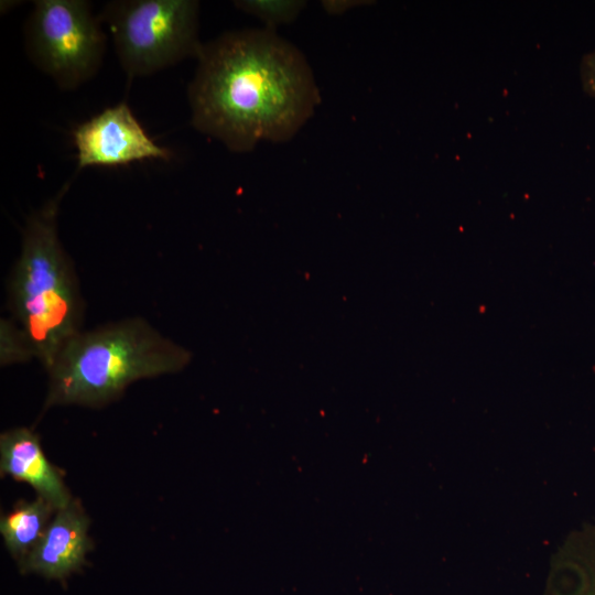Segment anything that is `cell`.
I'll list each match as a JSON object with an SVG mask.
<instances>
[{"label": "cell", "instance_id": "obj_12", "mask_svg": "<svg viewBox=\"0 0 595 595\" xmlns=\"http://www.w3.org/2000/svg\"><path fill=\"white\" fill-rule=\"evenodd\" d=\"M580 78L584 93L595 98V48L582 57Z\"/></svg>", "mask_w": 595, "mask_h": 595}, {"label": "cell", "instance_id": "obj_3", "mask_svg": "<svg viewBox=\"0 0 595 595\" xmlns=\"http://www.w3.org/2000/svg\"><path fill=\"white\" fill-rule=\"evenodd\" d=\"M68 188L69 182L26 217L8 281L12 318L46 371L66 342L82 331L84 314L74 263L58 235L60 206Z\"/></svg>", "mask_w": 595, "mask_h": 595}, {"label": "cell", "instance_id": "obj_1", "mask_svg": "<svg viewBox=\"0 0 595 595\" xmlns=\"http://www.w3.org/2000/svg\"><path fill=\"white\" fill-rule=\"evenodd\" d=\"M187 95L192 126L238 153L290 140L321 100L302 52L267 29L203 44Z\"/></svg>", "mask_w": 595, "mask_h": 595}, {"label": "cell", "instance_id": "obj_8", "mask_svg": "<svg viewBox=\"0 0 595 595\" xmlns=\"http://www.w3.org/2000/svg\"><path fill=\"white\" fill-rule=\"evenodd\" d=\"M0 470L2 476L32 486L55 510L73 499L62 474L48 462L39 435L31 429L14 428L0 435Z\"/></svg>", "mask_w": 595, "mask_h": 595}, {"label": "cell", "instance_id": "obj_9", "mask_svg": "<svg viewBox=\"0 0 595 595\" xmlns=\"http://www.w3.org/2000/svg\"><path fill=\"white\" fill-rule=\"evenodd\" d=\"M55 509L41 497L19 501L14 509L1 518L0 532L4 544L19 564L39 542Z\"/></svg>", "mask_w": 595, "mask_h": 595}, {"label": "cell", "instance_id": "obj_6", "mask_svg": "<svg viewBox=\"0 0 595 595\" xmlns=\"http://www.w3.org/2000/svg\"><path fill=\"white\" fill-rule=\"evenodd\" d=\"M78 169L120 166L142 160L172 159L155 143L126 102L108 107L77 126L73 133Z\"/></svg>", "mask_w": 595, "mask_h": 595}, {"label": "cell", "instance_id": "obj_11", "mask_svg": "<svg viewBox=\"0 0 595 595\" xmlns=\"http://www.w3.org/2000/svg\"><path fill=\"white\" fill-rule=\"evenodd\" d=\"M36 359L34 348L22 327L9 317L0 321V365L2 367Z\"/></svg>", "mask_w": 595, "mask_h": 595}, {"label": "cell", "instance_id": "obj_5", "mask_svg": "<svg viewBox=\"0 0 595 595\" xmlns=\"http://www.w3.org/2000/svg\"><path fill=\"white\" fill-rule=\"evenodd\" d=\"M85 0H36L24 25L32 63L58 87L75 89L101 66L106 35Z\"/></svg>", "mask_w": 595, "mask_h": 595}, {"label": "cell", "instance_id": "obj_2", "mask_svg": "<svg viewBox=\"0 0 595 595\" xmlns=\"http://www.w3.org/2000/svg\"><path fill=\"white\" fill-rule=\"evenodd\" d=\"M191 360L188 349L140 316L80 331L66 342L47 370L43 410L71 404L102 407L132 382L178 372Z\"/></svg>", "mask_w": 595, "mask_h": 595}, {"label": "cell", "instance_id": "obj_10", "mask_svg": "<svg viewBox=\"0 0 595 595\" xmlns=\"http://www.w3.org/2000/svg\"><path fill=\"white\" fill-rule=\"evenodd\" d=\"M234 6L257 19L269 31L292 23L306 7L303 0H237Z\"/></svg>", "mask_w": 595, "mask_h": 595}, {"label": "cell", "instance_id": "obj_4", "mask_svg": "<svg viewBox=\"0 0 595 595\" xmlns=\"http://www.w3.org/2000/svg\"><path fill=\"white\" fill-rule=\"evenodd\" d=\"M99 18L109 28L129 78L197 58L203 46L196 0H116L104 7Z\"/></svg>", "mask_w": 595, "mask_h": 595}, {"label": "cell", "instance_id": "obj_7", "mask_svg": "<svg viewBox=\"0 0 595 595\" xmlns=\"http://www.w3.org/2000/svg\"><path fill=\"white\" fill-rule=\"evenodd\" d=\"M88 527L89 519L82 505L72 499L56 510L39 542L20 563L21 572L64 580L79 570L91 549Z\"/></svg>", "mask_w": 595, "mask_h": 595}, {"label": "cell", "instance_id": "obj_13", "mask_svg": "<svg viewBox=\"0 0 595 595\" xmlns=\"http://www.w3.org/2000/svg\"><path fill=\"white\" fill-rule=\"evenodd\" d=\"M360 1H323L322 6L323 8L329 13V14H339L343 13L353 7L359 6Z\"/></svg>", "mask_w": 595, "mask_h": 595}]
</instances>
